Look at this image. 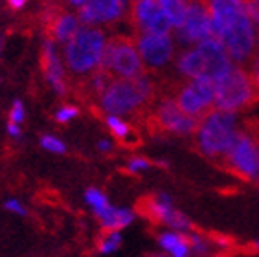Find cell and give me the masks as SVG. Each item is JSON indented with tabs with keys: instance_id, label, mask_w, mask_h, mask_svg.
Listing matches in <instances>:
<instances>
[{
	"instance_id": "cell-35",
	"label": "cell",
	"mask_w": 259,
	"mask_h": 257,
	"mask_svg": "<svg viewBox=\"0 0 259 257\" xmlns=\"http://www.w3.org/2000/svg\"><path fill=\"white\" fill-rule=\"evenodd\" d=\"M65 2L68 6H72V8H79V10H81V8H83V6H85L89 0H65Z\"/></svg>"
},
{
	"instance_id": "cell-24",
	"label": "cell",
	"mask_w": 259,
	"mask_h": 257,
	"mask_svg": "<svg viewBox=\"0 0 259 257\" xmlns=\"http://www.w3.org/2000/svg\"><path fill=\"white\" fill-rule=\"evenodd\" d=\"M188 239H190V246H191V253L193 255H199V257H204L209 253V241L204 239L202 235L195 232L188 233Z\"/></svg>"
},
{
	"instance_id": "cell-34",
	"label": "cell",
	"mask_w": 259,
	"mask_h": 257,
	"mask_svg": "<svg viewBox=\"0 0 259 257\" xmlns=\"http://www.w3.org/2000/svg\"><path fill=\"white\" fill-rule=\"evenodd\" d=\"M26 2H28V0H8L10 8H13V10H22L26 6Z\"/></svg>"
},
{
	"instance_id": "cell-31",
	"label": "cell",
	"mask_w": 259,
	"mask_h": 257,
	"mask_svg": "<svg viewBox=\"0 0 259 257\" xmlns=\"http://www.w3.org/2000/svg\"><path fill=\"white\" fill-rule=\"evenodd\" d=\"M250 75H252V79H254V84H255V89H257L259 92V55H254V59L250 61Z\"/></svg>"
},
{
	"instance_id": "cell-36",
	"label": "cell",
	"mask_w": 259,
	"mask_h": 257,
	"mask_svg": "<svg viewBox=\"0 0 259 257\" xmlns=\"http://www.w3.org/2000/svg\"><path fill=\"white\" fill-rule=\"evenodd\" d=\"M250 248H252L254 252H259V239H257V241L252 242V244H250Z\"/></svg>"
},
{
	"instance_id": "cell-27",
	"label": "cell",
	"mask_w": 259,
	"mask_h": 257,
	"mask_svg": "<svg viewBox=\"0 0 259 257\" xmlns=\"http://www.w3.org/2000/svg\"><path fill=\"white\" fill-rule=\"evenodd\" d=\"M79 116V110H77V107H72V105H65V107H61L57 112H55V121L57 123H68V121H72V119H75Z\"/></svg>"
},
{
	"instance_id": "cell-15",
	"label": "cell",
	"mask_w": 259,
	"mask_h": 257,
	"mask_svg": "<svg viewBox=\"0 0 259 257\" xmlns=\"http://www.w3.org/2000/svg\"><path fill=\"white\" fill-rule=\"evenodd\" d=\"M133 20L142 33H169L171 24L158 0H133Z\"/></svg>"
},
{
	"instance_id": "cell-17",
	"label": "cell",
	"mask_w": 259,
	"mask_h": 257,
	"mask_svg": "<svg viewBox=\"0 0 259 257\" xmlns=\"http://www.w3.org/2000/svg\"><path fill=\"white\" fill-rule=\"evenodd\" d=\"M83 28L81 20L74 13H61L57 15L50 24V39L55 45H68L74 39L77 31Z\"/></svg>"
},
{
	"instance_id": "cell-11",
	"label": "cell",
	"mask_w": 259,
	"mask_h": 257,
	"mask_svg": "<svg viewBox=\"0 0 259 257\" xmlns=\"http://www.w3.org/2000/svg\"><path fill=\"white\" fill-rule=\"evenodd\" d=\"M213 37V26L206 0H188L186 20L177 30V40L184 48H190Z\"/></svg>"
},
{
	"instance_id": "cell-28",
	"label": "cell",
	"mask_w": 259,
	"mask_h": 257,
	"mask_svg": "<svg viewBox=\"0 0 259 257\" xmlns=\"http://www.w3.org/2000/svg\"><path fill=\"white\" fill-rule=\"evenodd\" d=\"M24 105H22V101L20 99H17V101H13V105H11L10 109V123H15V125H20L22 121H24Z\"/></svg>"
},
{
	"instance_id": "cell-8",
	"label": "cell",
	"mask_w": 259,
	"mask_h": 257,
	"mask_svg": "<svg viewBox=\"0 0 259 257\" xmlns=\"http://www.w3.org/2000/svg\"><path fill=\"white\" fill-rule=\"evenodd\" d=\"M173 98L186 116L199 121L213 107L215 83L211 79H190L177 90Z\"/></svg>"
},
{
	"instance_id": "cell-29",
	"label": "cell",
	"mask_w": 259,
	"mask_h": 257,
	"mask_svg": "<svg viewBox=\"0 0 259 257\" xmlns=\"http://www.w3.org/2000/svg\"><path fill=\"white\" fill-rule=\"evenodd\" d=\"M4 208L8 209V211L15 213V215H20V217H26V215H28V209L24 208V204L20 202V200H17V198H8L4 202Z\"/></svg>"
},
{
	"instance_id": "cell-22",
	"label": "cell",
	"mask_w": 259,
	"mask_h": 257,
	"mask_svg": "<svg viewBox=\"0 0 259 257\" xmlns=\"http://www.w3.org/2000/svg\"><path fill=\"white\" fill-rule=\"evenodd\" d=\"M105 123H107V128L118 140H127L131 136V133H133L131 125L120 116H105Z\"/></svg>"
},
{
	"instance_id": "cell-19",
	"label": "cell",
	"mask_w": 259,
	"mask_h": 257,
	"mask_svg": "<svg viewBox=\"0 0 259 257\" xmlns=\"http://www.w3.org/2000/svg\"><path fill=\"white\" fill-rule=\"evenodd\" d=\"M96 219L100 221L103 232H120L135 221V211H131L127 208H114L110 204L109 208L103 213H100Z\"/></svg>"
},
{
	"instance_id": "cell-18",
	"label": "cell",
	"mask_w": 259,
	"mask_h": 257,
	"mask_svg": "<svg viewBox=\"0 0 259 257\" xmlns=\"http://www.w3.org/2000/svg\"><path fill=\"white\" fill-rule=\"evenodd\" d=\"M158 244L169 257H191V246L188 233H180L167 230L158 235Z\"/></svg>"
},
{
	"instance_id": "cell-12",
	"label": "cell",
	"mask_w": 259,
	"mask_h": 257,
	"mask_svg": "<svg viewBox=\"0 0 259 257\" xmlns=\"http://www.w3.org/2000/svg\"><path fill=\"white\" fill-rule=\"evenodd\" d=\"M136 50L144 66L151 70L165 68L175 55V40L171 33H140Z\"/></svg>"
},
{
	"instance_id": "cell-16",
	"label": "cell",
	"mask_w": 259,
	"mask_h": 257,
	"mask_svg": "<svg viewBox=\"0 0 259 257\" xmlns=\"http://www.w3.org/2000/svg\"><path fill=\"white\" fill-rule=\"evenodd\" d=\"M40 63H42V72L55 94L65 96L66 94V72H65V61L61 59L57 45L48 37L42 42V52H40Z\"/></svg>"
},
{
	"instance_id": "cell-37",
	"label": "cell",
	"mask_w": 259,
	"mask_h": 257,
	"mask_svg": "<svg viewBox=\"0 0 259 257\" xmlns=\"http://www.w3.org/2000/svg\"><path fill=\"white\" fill-rule=\"evenodd\" d=\"M147 257H169V255H164V253H151V255Z\"/></svg>"
},
{
	"instance_id": "cell-20",
	"label": "cell",
	"mask_w": 259,
	"mask_h": 257,
	"mask_svg": "<svg viewBox=\"0 0 259 257\" xmlns=\"http://www.w3.org/2000/svg\"><path fill=\"white\" fill-rule=\"evenodd\" d=\"M160 8L164 10L165 17L169 20L171 28L179 30L184 24L186 11H188V0H158Z\"/></svg>"
},
{
	"instance_id": "cell-2",
	"label": "cell",
	"mask_w": 259,
	"mask_h": 257,
	"mask_svg": "<svg viewBox=\"0 0 259 257\" xmlns=\"http://www.w3.org/2000/svg\"><path fill=\"white\" fill-rule=\"evenodd\" d=\"M175 64L177 72L188 79H211L213 83L223 79L235 66L225 46L215 37L197 46L184 48Z\"/></svg>"
},
{
	"instance_id": "cell-1",
	"label": "cell",
	"mask_w": 259,
	"mask_h": 257,
	"mask_svg": "<svg viewBox=\"0 0 259 257\" xmlns=\"http://www.w3.org/2000/svg\"><path fill=\"white\" fill-rule=\"evenodd\" d=\"M215 39L225 46L230 59L244 64L257 50V28L246 13L244 0H206Z\"/></svg>"
},
{
	"instance_id": "cell-5",
	"label": "cell",
	"mask_w": 259,
	"mask_h": 257,
	"mask_svg": "<svg viewBox=\"0 0 259 257\" xmlns=\"http://www.w3.org/2000/svg\"><path fill=\"white\" fill-rule=\"evenodd\" d=\"M107 46V37L98 28H81L63 50L65 66L74 75L89 77L101 68V59Z\"/></svg>"
},
{
	"instance_id": "cell-14",
	"label": "cell",
	"mask_w": 259,
	"mask_h": 257,
	"mask_svg": "<svg viewBox=\"0 0 259 257\" xmlns=\"http://www.w3.org/2000/svg\"><path fill=\"white\" fill-rule=\"evenodd\" d=\"M129 8V0H89L79 10L81 24L96 28V26L112 24L125 15Z\"/></svg>"
},
{
	"instance_id": "cell-3",
	"label": "cell",
	"mask_w": 259,
	"mask_h": 257,
	"mask_svg": "<svg viewBox=\"0 0 259 257\" xmlns=\"http://www.w3.org/2000/svg\"><path fill=\"white\" fill-rule=\"evenodd\" d=\"M155 96V84L149 75L135 79H110L98 96V105L105 116H133L138 114Z\"/></svg>"
},
{
	"instance_id": "cell-9",
	"label": "cell",
	"mask_w": 259,
	"mask_h": 257,
	"mask_svg": "<svg viewBox=\"0 0 259 257\" xmlns=\"http://www.w3.org/2000/svg\"><path fill=\"white\" fill-rule=\"evenodd\" d=\"M140 213L156 224H164L173 232L190 233L193 230V224L184 213L175 208L173 198L167 193H156L151 197H145L140 202Z\"/></svg>"
},
{
	"instance_id": "cell-6",
	"label": "cell",
	"mask_w": 259,
	"mask_h": 257,
	"mask_svg": "<svg viewBox=\"0 0 259 257\" xmlns=\"http://www.w3.org/2000/svg\"><path fill=\"white\" fill-rule=\"evenodd\" d=\"M259 96L250 72L235 64L221 81L215 83L213 107L225 112H239L255 101Z\"/></svg>"
},
{
	"instance_id": "cell-39",
	"label": "cell",
	"mask_w": 259,
	"mask_h": 257,
	"mask_svg": "<svg viewBox=\"0 0 259 257\" xmlns=\"http://www.w3.org/2000/svg\"><path fill=\"white\" fill-rule=\"evenodd\" d=\"M0 50H2V40H0Z\"/></svg>"
},
{
	"instance_id": "cell-7",
	"label": "cell",
	"mask_w": 259,
	"mask_h": 257,
	"mask_svg": "<svg viewBox=\"0 0 259 257\" xmlns=\"http://www.w3.org/2000/svg\"><path fill=\"white\" fill-rule=\"evenodd\" d=\"M100 70L107 72L110 77L114 75V79H135L144 74V63L133 40L114 37L107 40Z\"/></svg>"
},
{
	"instance_id": "cell-32",
	"label": "cell",
	"mask_w": 259,
	"mask_h": 257,
	"mask_svg": "<svg viewBox=\"0 0 259 257\" xmlns=\"http://www.w3.org/2000/svg\"><path fill=\"white\" fill-rule=\"evenodd\" d=\"M8 134H10V138L13 140H19L22 131H20V125H15V123H8Z\"/></svg>"
},
{
	"instance_id": "cell-30",
	"label": "cell",
	"mask_w": 259,
	"mask_h": 257,
	"mask_svg": "<svg viewBox=\"0 0 259 257\" xmlns=\"http://www.w3.org/2000/svg\"><path fill=\"white\" fill-rule=\"evenodd\" d=\"M244 6L250 20L255 24V28H259V0H244Z\"/></svg>"
},
{
	"instance_id": "cell-23",
	"label": "cell",
	"mask_w": 259,
	"mask_h": 257,
	"mask_svg": "<svg viewBox=\"0 0 259 257\" xmlns=\"http://www.w3.org/2000/svg\"><path fill=\"white\" fill-rule=\"evenodd\" d=\"M121 246V233L120 232H105L103 237L98 242V252L101 255H109V253L116 252Z\"/></svg>"
},
{
	"instance_id": "cell-4",
	"label": "cell",
	"mask_w": 259,
	"mask_h": 257,
	"mask_svg": "<svg viewBox=\"0 0 259 257\" xmlns=\"http://www.w3.org/2000/svg\"><path fill=\"white\" fill-rule=\"evenodd\" d=\"M239 133L241 123L237 114L213 109L197 123L195 140H197L199 151L206 158L225 160Z\"/></svg>"
},
{
	"instance_id": "cell-10",
	"label": "cell",
	"mask_w": 259,
	"mask_h": 257,
	"mask_svg": "<svg viewBox=\"0 0 259 257\" xmlns=\"http://www.w3.org/2000/svg\"><path fill=\"white\" fill-rule=\"evenodd\" d=\"M225 162L244 180L259 178V140L250 131L241 128L237 140L225 156Z\"/></svg>"
},
{
	"instance_id": "cell-38",
	"label": "cell",
	"mask_w": 259,
	"mask_h": 257,
	"mask_svg": "<svg viewBox=\"0 0 259 257\" xmlns=\"http://www.w3.org/2000/svg\"><path fill=\"white\" fill-rule=\"evenodd\" d=\"M257 55H259V33H257Z\"/></svg>"
},
{
	"instance_id": "cell-13",
	"label": "cell",
	"mask_w": 259,
	"mask_h": 257,
	"mask_svg": "<svg viewBox=\"0 0 259 257\" xmlns=\"http://www.w3.org/2000/svg\"><path fill=\"white\" fill-rule=\"evenodd\" d=\"M155 119L162 131L175 134V136H191L195 134L197 123H199L197 119L186 116L171 96H165L158 101L155 109Z\"/></svg>"
},
{
	"instance_id": "cell-25",
	"label": "cell",
	"mask_w": 259,
	"mask_h": 257,
	"mask_svg": "<svg viewBox=\"0 0 259 257\" xmlns=\"http://www.w3.org/2000/svg\"><path fill=\"white\" fill-rule=\"evenodd\" d=\"M40 147L48 151V153H54V154H63L66 151V145L63 140H59L57 136H52V134H45L42 138H40Z\"/></svg>"
},
{
	"instance_id": "cell-21",
	"label": "cell",
	"mask_w": 259,
	"mask_h": 257,
	"mask_svg": "<svg viewBox=\"0 0 259 257\" xmlns=\"http://www.w3.org/2000/svg\"><path fill=\"white\" fill-rule=\"evenodd\" d=\"M85 202L89 204V208L92 209V213H94L96 217H98L100 213H103L105 209L110 206L107 195H105L103 191H100V189H96V188H90L85 191Z\"/></svg>"
},
{
	"instance_id": "cell-26",
	"label": "cell",
	"mask_w": 259,
	"mask_h": 257,
	"mask_svg": "<svg viewBox=\"0 0 259 257\" xmlns=\"http://www.w3.org/2000/svg\"><path fill=\"white\" fill-rule=\"evenodd\" d=\"M151 160L147 158H140V156H135V158H131L129 162L125 163V169L133 175H138V173H144L147 169H151Z\"/></svg>"
},
{
	"instance_id": "cell-33",
	"label": "cell",
	"mask_w": 259,
	"mask_h": 257,
	"mask_svg": "<svg viewBox=\"0 0 259 257\" xmlns=\"http://www.w3.org/2000/svg\"><path fill=\"white\" fill-rule=\"evenodd\" d=\"M98 149L103 151V153H109V151H112V144H110L109 140H100L98 142Z\"/></svg>"
}]
</instances>
